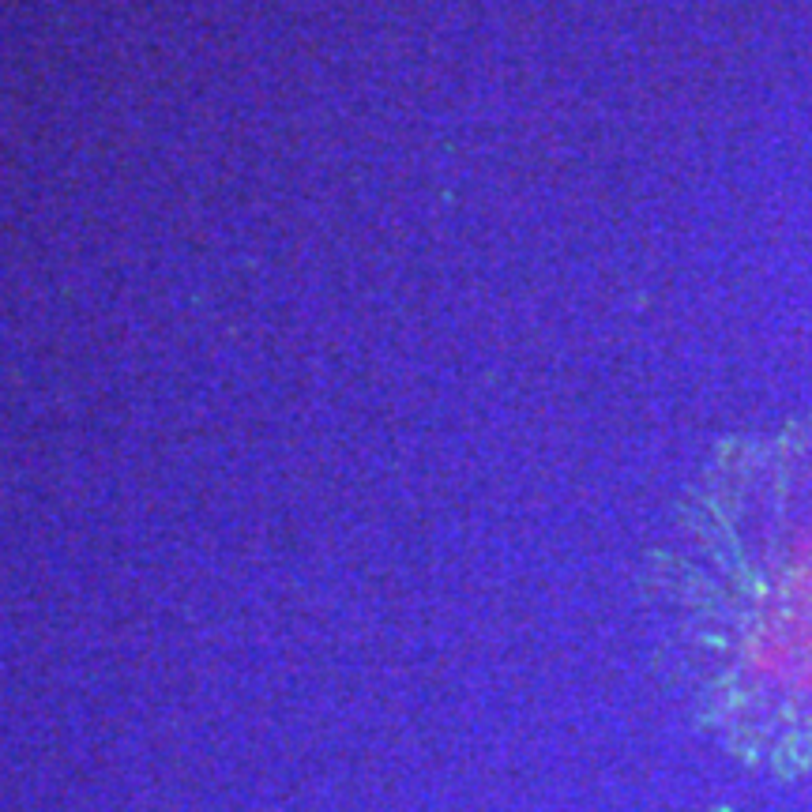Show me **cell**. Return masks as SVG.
<instances>
[{
    "instance_id": "1",
    "label": "cell",
    "mask_w": 812,
    "mask_h": 812,
    "mask_svg": "<svg viewBox=\"0 0 812 812\" xmlns=\"http://www.w3.org/2000/svg\"><path fill=\"white\" fill-rule=\"evenodd\" d=\"M688 673L745 760L812 767V422L730 444L677 561Z\"/></svg>"
}]
</instances>
